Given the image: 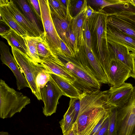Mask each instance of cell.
Listing matches in <instances>:
<instances>
[{
	"mask_svg": "<svg viewBox=\"0 0 135 135\" xmlns=\"http://www.w3.org/2000/svg\"><path fill=\"white\" fill-rule=\"evenodd\" d=\"M79 98L80 109L72 129L75 135H90L99 122L108 116L113 106L108 104L107 90L85 91Z\"/></svg>",
	"mask_w": 135,
	"mask_h": 135,
	"instance_id": "6da1fadb",
	"label": "cell"
},
{
	"mask_svg": "<svg viewBox=\"0 0 135 135\" xmlns=\"http://www.w3.org/2000/svg\"><path fill=\"white\" fill-rule=\"evenodd\" d=\"M108 13L99 9L92 17L88 20L91 36L95 43V55L107 77L109 66L112 60L106 40Z\"/></svg>",
	"mask_w": 135,
	"mask_h": 135,
	"instance_id": "7a4b0ae2",
	"label": "cell"
},
{
	"mask_svg": "<svg viewBox=\"0 0 135 135\" xmlns=\"http://www.w3.org/2000/svg\"><path fill=\"white\" fill-rule=\"evenodd\" d=\"M31 102L30 99L9 87L2 79L0 81V117L4 119L20 113Z\"/></svg>",
	"mask_w": 135,
	"mask_h": 135,
	"instance_id": "3957f363",
	"label": "cell"
},
{
	"mask_svg": "<svg viewBox=\"0 0 135 135\" xmlns=\"http://www.w3.org/2000/svg\"><path fill=\"white\" fill-rule=\"evenodd\" d=\"M76 79L72 85L80 92L100 90L101 83L92 73L75 57H59Z\"/></svg>",
	"mask_w": 135,
	"mask_h": 135,
	"instance_id": "277c9868",
	"label": "cell"
},
{
	"mask_svg": "<svg viewBox=\"0 0 135 135\" xmlns=\"http://www.w3.org/2000/svg\"><path fill=\"white\" fill-rule=\"evenodd\" d=\"M44 31L42 36L52 54L59 57H66L60 47L61 39L55 28L51 15L48 0H39Z\"/></svg>",
	"mask_w": 135,
	"mask_h": 135,
	"instance_id": "5b68a950",
	"label": "cell"
},
{
	"mask_svg": "<svg viewBox=\"0 0 135 135\" xmlns=\"http://www.w3.org/2000/svg\"><path fill=\"white\" fill-rule=\"evenodd\" d=\"M115 135H135V86L127 102L117 109Z\"/></svg>",
	"mask_w": 135,
	"mask_h": 135,
	"instance_id": "8992f818",
	"label": "cell"
},
{
	"mask_svg": "<svg viewBox=\"0 0 135 135\" xmlns=\"http://www.w3.org/2000/svg\"><path fill=\"white\" fill-rule=\"evenodd\" d=\"M11 47L13 56L23 73L32 93L38 100H42L40 89L37 84L35 74L34 66L36 63L19 50L12 46Z\"/></svg>",
	"mask_w": 135,
	"mask_h": 135,
	"instance_id": "52a82bcc",
	"label": "cell"
},
{
	"mask_svg": "<svg viewBox=\"0 0 135 135\" xmlns=\"http://www.w3.org/2000/svg\"><path fill=\"white\" fill-rule=\"evenodd\" d=\"M79 48L74 57L92 73L100 83L108 84V78L93 50L88 47L85 42L84 46Z\"/></svg>",
	"mask_w": 135,
	"mask_h": 135,
	"instance_id": "ba28073f",
	"label": "cell"
},
{
	"mask_svg": "<svg viewBox=\"0 0 135 135\" xmlns=\"http://www.w3.org/2000/svg\"><path fill=\"white\" fill-rule=\"evenodd\" d=\"M40 91L44 104L43 113L46 117L50 116L56 113L59 100L65 94L50 76L49 81Z\"/></svg>",
	"mask_w": 135,
	"mask_h": 135,
	"instance_id": "9c48e42d",
	"label": "cell"
},
{
	"mask_svg": "<svg viewBox=\"0 0 135 135\" xmlns=\"http://www.w3.org/2000/svg\"><path fill=\"white\" fill-rule=\"evenodd\" d=\"M0 53L2 62L11 69L16 77L17 89L20 90L27 87L30 88L26 78L14 57L11 54L9 47L2 41H0Z\"/></svg>",
	"mask_w": 135,
	"mask_h": 135,
	"instance_id": "30bf717a",
	"label": "cell"
},
{
	"mask_svg": "<svg viewBox=\"0 0 135 135\" xmlns=\"http://www.w3.org/2000/svg\"><path fill=\"white\" fill-rule=\"evenodd\" d=\"M132 73L129 68L114 58L110 64L107 75L108 84L111 87L119 86L131 77Z\"/></svg>",
	"mask_w": 135,
	"mask_h": 135,
	"instance_id": "8fae6325",
	"label": "cell"
},
{
	"mask_svg": "<svg viewBox=\"0 0 135 135\" xmlns=\"http://www.w3.org/2000/svg\"><path fill=\"white\" fill-rule=\"evenodd\" d=\"M40 64L47 72L59 76L72 84L76 79L58 57L51 54L40 60Z\"/></svg>",
	"mask_w": 135,
	"mask_h": 135,
	"instance_id": "7c38bea8",
	"label": "cell"
},
{
	"mask_svg": "<svg viewBox=\"0 0 135 135\" xmlns=\"http://www.w3.org/2000/svg\"><path fill=\"white\" fill-rule=\"evenodd\" d=\"M133 87L131 83L126 82L118 87H111L107 90L108 104L117 109L122 107L129 100Z\"/></svg>",
	"mask_w": 135,
	"mask_h": 135,
	"instance_id": "4fadbf2b",
	"label": "cell"
},
{
	"mask_svg": "<svg viewBox=\"0 0 135 135\" xmlns=\"http://www.w3.org/2000/svg\"><path fill=\"white\" fill-rule=\"evenodd\" d=\"M106 40L123 46L135 53V39L107 24Z\"/></svg>",
	"mask_w": 135,
	"mask_h": 135,
	"instance_id": "5bb4252c",
	"label": "cell"
},
{
	"mask_svg": "<svg viewBox=\"0 0 135 135\" xmlns=\"http://www.w3.org/2000/svg\"><path fill=\"white\" fill-rule=\"evenodd\" d=\"M7 6L19 25L28 36L41 37L32 24L18 8L13 1H9Z\"/></svg>",
	"mask_w": 135,
	"mask_h": 135,
	"instance_id": "9a60e30c",
	"label": "cell"
},
{
	"mask_svg": "<svg viewBox=\"0 0 135 135\" xmlns=\"http://www.w3.org/2000/svg\"><path fill=\"white\" fill-rule=\"evenodd\" d=\"M107 23L135 39V23L120 16L108 13Z\"/></svg>",
	"mask_w": 135,
	"mask_h": 135,
	"instance_id": "2e32d148",
	"label": "cell"
},
{
	"mask_svg": "<svg viewBox=\"0 0 135 135\" xmlns=\"http://www.w3.org/2000/svg\"><path fill=\"white\" fill-rule=\"evenodd\" d=\"M87 6V0H85L80 12L73 18L71 23V29L75 36L79 48L84 46L85 42L83 32V25Z\"/></svg>",
	"mask_w": 135,
	"mask_h": 135,
	"instance_id": "e0dca14e",
	"label": "cell"
},
{
	"mask_svg": "<svg viewBox=\"0 0 135 135\" xmlns=\"http://www.w3.org/2000/svg\"><path fill=\"white\" fill-rule=\"evenodd\" d=\"M0 35L7 40L10 46L15 48L30 58L25 38L10 28L0 33Z\"/></svg>",
	"mask_w": 135,
	"mask_h": 135,
	"instance_id": "ac0fdd59",
	"label": "cell"
},
{
	"mask_svg": "<svg viewBox=\"0 0 135 135\" xmlns=\"http://www.w3.org/2000/svg\"><path fill=\"white\" fill-rule=\"evenodd\" d=\"M50 8L51 17L57 32L60 38L67 45V35L71 29V22L61 17L52 8Z\"/></svg>",
	"mask_w": 135,
	"mask_h": 135,
	"instance_id": "d6986e66",
	"label": "cell"
},
{
	"mask_svg": "<svg viewBox=\"0 0 135 135\" xmlns=\"http://www.w3.org/2000/svg\"><path fill=\"white\" fill-rule=\"evenodd\" d=\"M1 22H3L9 27L24 38L28 36L20 27L14 16L9 9L7 4L0 6Z\"/></svg>",
	"mask_w": 135,
	"mask_h": 135,
	"instance_id": "ffe728a7",
	"label": "cell"
},
{
	"mask_svg": "<svg viewBox=\"0 0 135 135\" xmlns=\"http://www.w3.org/2000/svg\"><path fill=\"white\" fill-rule=\"evenodd\" d=\"M116 59L126 66L132 71V58L129 50L118 44L107 42Z\"/></svg>",
	"mask_w": 135,
	"mask_h": 135,
	"instance_id": "44dd1931",
	"label": "cell"
},
{
	"mask_svg": "<svg viewBox=\"0 0 135 135\" xmlns=\"http://www.w3.org/2000/svg\"><path fill=\"white\" fill-rule=\"evenodd\" d=\"M49 73L65 96L70 98L79 97L81 94L80 92L71 84L59 76Z\"/></svg>",
	"mask_w": 135,
	"mask_h": 135,
	"instance_id": "7402d4cb",
	"label": "cell"
},
{
	"mask_svg": "<svg viewBox=\"0 0 135 135\" xmlns=\"http://www.w3.org/2000/svg\"><path fill=\"white\" fill-rule=\"evenodd\" d=\"M23 14L35 27L40 36H42L43 32L40 27V23L31 9L27 0H18L15 1Z\"/></svg>",
	"mask_w": 135,
	"mask_h": 135,
	"instance_id": "603a6c76",
	"label": "cell"
},
{
	"mask_svg": "<svg viewBox=\"0 0 135 135\" xmlns=\"http://www.w3.org/2000/svg\"><path fill=\"white\" fill-rule=\"evenodd\" d=\"M41 37L27 36L25 38L30 58L38 64L40 63L41 61L38 54L37 44Z\"/></svg>",
	"mask_w": 135,
	"mask_h": 135,
	"instance_id": "cb8c5ba5",
	"label": "cell"
},
{
	"mask_svg": "<svg viewBox=\"0 0 135 135\" xmlns=\"http://www.w3.org/2000/svg\"><path fill=\"white\" fill-rule=\"evenodd\" d=\"M74 115L70 109L68 110L59 122L63 135H66L72 129L74 124Z\"/></svg>",
	"mask_w": 135,
	"mask_h": 135,
	"instance_id": "d4e9b609",
	"label": "cell"
},
{
	"mask_svg": "<svg viewBox=\"0 0 135 135\" xmlns=\"http://www.w3.org/2000/svg\"><path fill=\"white\" fill-rule=\"evenodd\" d=\"M130 1V0H87V3L103 9L105 7L112 5L128 4Z\"/></svg>",
	"mask_w": 135,
	"mask_h": 135,
	"instance_id": "484cf974",
	"label": "cell"
},
{
	"mask_svg": "<svg viewBox=\"0 0 135 135\" xmlns=\"http://www.w3.org/2000/svg\"><path fill=\"white\" fill-rule=\"evenodd\" d=\"M48 1L50 7L54 10L59 15L71 22L73 18L68 14L66 10L60 0Z\"/></svg>",
	"mask_w": 135,
	"mask_h": 135,
	"instance_id": "4316f807",
	"label": "cell"
},
{
	"mask_svg": "<svg viewBox=\"0 0 135 135\" xmlns=\"http://www.w3.org/2000/svg\"><path fill=\"white\" fill-rule=\"evenodd\" d=\"M50 76L42 66L39 64L37 68V73L36 77L37 85L41 89L43 88L49 81Z\"/></svg>",
	"mask_w": 135,
	"mask_h": 135,
	"instance_id": "83f0119b",
	"label": "cell"
},
{
	"mask_svg": "<svg viewBox=\"0 0 135 135\" xmlns=\"http://www.w3.org/2000/svg\"><path fill=\"white\" fill-rule=\"evenodd\" d=\"M37 49L38 56L40 60L52 54L49 46L44 40L42 36L38 42Z\"/></svg>",
	"mask_w": 135,
	"mask_h": 135,
	"instance_id": "f1b7e54d",
	"label": "cell"
},
{
	"mask_svg": "<svg viewBox=\"0 0 135 135\" xmlns=\"http://www.w3.org/2000/svg\"><path fill=\"white\" fill-rule=\"evenodd\" d=\"M112 13L135 23V11L127 8H120Z\"/></svg>",
	"mask_w": 135,
	"mask_h": 135,
	"instance_id": "f546056e",
	"label": "cell"
},
{
	"mask_svg": "<svg viewBox=\"0 0 135 135\" xmlns=\"http://www.w3.org/2000/svg\"><path fill=\"white\" fill-rule=\"evenodd\" d=\"M117 108L113 107L109 114L108 118L109 123L108 135H115L116 129V119Z\"/></svg>",
	"mask_w": 135,
	"mask_h": 135,
	"instance_id": "4dcf8cb0",
	"label": "cell"
},
{
	"mask_svg": "<svg viewBox=\"0 0 135 135\" xmlns=\"http://www.w3.org/2000/svg\"><path fill=\"white\" fill-rule=\"evenodd\" d=\"M80 104L79 97L70 98L69 108L71 110L74 115V124L78 117L80 109Z\"/></svg>",
	"mask_w": 135,
	"mask_h": 135,
	"instance_id": "1f68e13d",
	"label": "cell"
},
{
	"mask_svg": "<svg viewBox=\"0 0 135 135\" xmlns=\"http://www.w3.org/2000/svg\"><path fill=\"white\" fill-rule=\"evenodd\" d=\"M67 46L73 52L75 56L79 50L76 38L73 32L71 29L67 35Z\"/></svg>",
	"mask_w": 135,
	"mask_h": 135,
	"instance_id": "d6a6232c",
	"label": "cell"
},
{
	"mask_svg": "<svg viewBox=\"0 0 135 135\" xmlns=\"http://www.w3.org/2000/svg\"><path fill=\"white\" fill-rule=\"evenodd\" d=\"M83 32L86 44L91 50H93L92 37L89 28V21L85 17L84 22Z\"/></svg>",
	"mask_w": 135,
	"mask_h": 135,
	"instance_id": "836d02e7",
	"label": "cell"
},
{
	"mask_svg": "<svg viewBox=\"0 0 135 135\" xmlns=\"http://www.w3.org/2000/svg\"><path fill=\"white\" fill-rule=\"evenodd\" d=\"M71 0L70 12L72 17L76 16L80 12L84 3L85 0Z\"/></svg>",
	"mask_w": 135,
	"mask_h": 135,
	"instance_id": "e575fe53",
	"label": "cell"
},
{
	"mask_svg": "<svg viewBox=\"0 0 135 135\" xmlns=\"http://www.w3.org/2000/svg\"><path fill=\"white\" fill-rule=\"evenodd\" d=\"M27 1L38 20L42 23L41 12L39 0H28Z\"/></svg>",
	"mask_w": 135,
	"mask_h": 135,
	"instance_id": "d590c367",
	"label": "cell"
},
{
	"mask_svg": "<svg viewBox=\"0 0 135 135\" xmlns=\"http://www.w3.org/2000/svg\"><path fill=\"white\" fill-rule=\"evenodd\" d=\"M60 47L62 52L66 57H74V53L61 39L60 40Z\"/></svg>",
	"mask_w": 135,
	"mask_h": 135,
	"instance_id": "8d00e7d4",
	"label": "cell"
},
{
	"mask_svg": "<svg viewBox=\"0 0 135 135\" xmlns=\"http://www.w3.org/2000/svg\"><path fill=\"white\" fill-rule=\"evenodd\" d=\"M109 123L108 117L105 120L101 129L96 135H108Z\"/></svg>",
	"mask_w": 135,
	"mask_h": 135,
	"instance_id": "74e56055",
	"label": "cell"
},
{
	"mask_svg": "<svg viewBox=\"0 0 135 135\" xmlns=\"http://www.w3.org/2000/svg\"><path fill=\"white\" fill-rule=\"evenodd\" d=\"M96 12L90 6H88L85 14V18L88 20L89 19L94 16Z\"/></svg>",
	"mask_w": 135,
	"mask_h": 135,
	"instance_id": "f35d334b",
	"label": "cell"
},
{
	"mask_svg": "<svg viewBox=\"0 0 135 135\" xmlns=\"http://www.w3.org/2000/svg\"><path fill=\"white\" fill-rule=\"evenodd\" d=\"M131 54L132 58L133 70L131 77L135 80V53L131 52Z\"/></svg>",
	"mask_w": 135,
	"mask_h": 135,
	"instance_id": "ab89813d",
	"label": "cell"
},
{
	"mask_svg": "<svg viewBox=\"0 0 135 135\" xmlns=\"http://www.w3.org/2000/svg\"><path fill=\"white\" fill-rule=\"evenodd\" d=\"M7 30H6V28L2 26L1 25L0 26V33L4 32Z\"/></svg>",
	"mask_w": 135,
	"mask_h": 135,
	"instance_id": "60d3db41",
	"label": "cell"
},
{
	"mask_svg": "<svg viewBox=\"0 0 135 135\" xmlns=\"http://www.w3.org/2000/svg\"><path fill=\"white\" fill-rule=\"evenodd\" d=\"M0 135H10L7 132L1 131L0 132Z\"/></svg>",
	"mask_w": 135,
	"mask_h": 135,
	"instance_id": "b9f144b4",
	"label": "cell"
},
{
	"mask_svg": "<svg viewBox=\"0 0 135 135\" xmlns=\"http://www.w3.org/2000/svg\"><path fill=\"white\" fill-rule=\"evenodd\" d=\"M66 135H75L72 129L69 131Z\"/></svg>",
	"mask_w": 135,
	"mask_h": 135,
	"instance_id": "7bdbcfd3",
	"label": "cell"
},
{
	"mask_svg": "<svg viewBox=\"0 0 135 135\" xmlns=\"http://www.w3.org/2000/svg\"><path fill=\"white\" fill-rule=\"evenodd\" d=\"M129 3L135 7V0H130Z\"/></svg>",
	"mask_w": 135,
	"mask_h": 135,
	"instance_id": "ee69618b",
	"label": "cell"
},
{
	"mask_svg": "<svg viewBox=\"0 0 135 135\" xmlns=\"http://www.w3.org/2000/svg\"></svg>",
	"mask_w": 135,
	"mask_h": 135,
	"instance_id": "f6af8a7d",
	"label": "cell"
}]
</instances>
